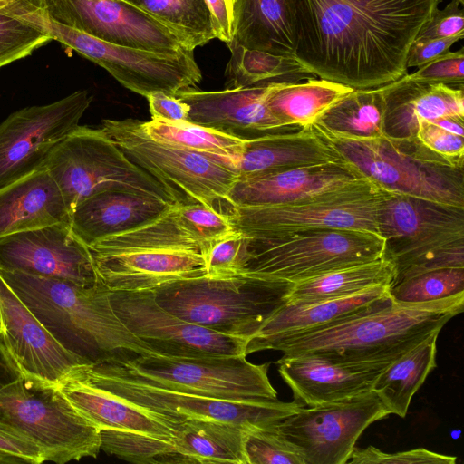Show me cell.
Segmentation results:
<instances>
[{
  "label": "cell",
  "mask_w": 464,
  "mask_h": 464,
  "mask_svg": "<svg viewBox=\"0 0 464 464\" xmlns=\"http://www.w3.org/2000/svg\"><path fill=\"white\" fill-rule=\"evenodd\" d=\"M295 57L311 73L353 90L408 74L409 49L440 0H290Z\"/></svg>",
  "instance_id": "1"
},
{
  "label": "cell",
  "mask_w": 464,
  "mask_h": 464,
  "mask_svg": "<svg viewBox=\"0 0 464 464\" xmlns=\"http://www.w3.org/2000/svg\"><path fill=\"white\" fill-rule=\"evenodd\" d=\"M464 293L420 304L394 303L382 310L303 334L269 339L246 355L275 350L284 357L313 356L336 363H392L463 311Z\"/></svg>",
  "instance_id": "2"
},
{
  "label": "cell",
  "mask_w": 464,
  "mask_h": 464,
  "mask_svg": "<svg viewBox=\"0 0 464 464\" xmlns=\"http://www.w3.org/2000/svg\"><path fill=\"white\" fill-rule=\"evenodd\" d=\"M0 275L53 335L88 362L154 353L118 317L101 282L83 286L3 268Z\"/></svg>",
  "instance_id": "3"
},
{
  "label": "cell",
  "mask_w": 464,
  "mask_h": 464,
  "mask_svg": "<svg viewBox=\"0 0 464 464\" xmlns=\"http://www.w3.org/2000/svg\"><path fill=\"white\" fill-rule=\"evenodd\" d=\"M334 155L382 190L464 209V169L450 164L417 139L349 138L315 123Z\"/></svg>",
  "instance_id": "4"
},
{
  "label": "cell",
  "mask_w": 464,
  "mask_h": 464,
  "mask_svg": "<svg viewBox=\"0 0 464 464\" xmlns=\"http://www.w3.org/2000/svg\"><path fill=\"white\" fill-rule=\"evenodd\" d=\"M294 284L207 276L167 282L152 293L173 314L205 328L249 340L288 302Z\"/></svg>",
  "instance_id": "5"
},
{
  "label": "cell",
  "mask_w": 464,
  "mask_h": 464,
  "mask_svg": "<svg viewBox=\"0 0 464 464\" xmlns=\"http://www.w3.org/2000/svg\"><path fill=\"white\" fill-rule=\"evenodd\" d=\"M101 129L178 203H198L233 217L228 196L239 171L230 160L155 140L139 120H103Z\"/></svg>",
  "instance_id": "6"
},
{
  "label": "cell",
  "mask_w": 464,
  "mask_h": 464,
  "mask_svg": "<svg viewBox=\"0 0 464 464\" xmlns=\"http://www.w3.org/2000/svg\"><path fill=\"white\" fill-rule=\"evenodd\" d=\"M89 365L102 372L206 397L232 401L277 399L268 378L270 362L255 364L246 355L180 357L146 353Z\"/></svg>",
  "instance_id": "7"
},
{
  "label": "cell",
  "mask_w": 464,
  "mask_h": 464,
  "mask_svg": "<svg viewBox=\"0 0 464 464\" xmlns=\"http://www.w3.org/2000/svg\"><path fill=\"white\" fill-rule=\"evenodd\" d=\"M44 167L58 186L70 214L86 198L107 190H127L178 203L102 129L78 125L52 149Z\"/></svg>",
  "instance_id": "8"
},
{
  "label": "cell",
  "mask_w": 464,
  "mask_h": 464,
  "mask_svg": "<svg viewBox=\"0 0 464 464\" xmlns=\"http://www.w3.org/2000/svg\"><path fill=\"white\" fill-rule=\"evenodd\" d=\"M247 239V261L240 276L291 284L381 258L385 248L381 236L347 229L313 230L265 240Z\"/></svg>",
  "instance_id": "9"
},
{
  "label": "cell",
  "mask_w": 464,
  "mask_h": 464,
  "mask_svg": "<svg viewBox=\"0 0 464 464\" xmlns=\"http://www.w3.org/2000/svg\"><path fill=\"white\" fill-rule=\"evenodd\" d=\"M0 419L26 433L44 461L65 464L96 458L101 431L82 417L56 386L23 374L0 389Z\"/></svg>",
  "instance_id": "10"
},
{
  "label": "cell",
  "mask_w": 464,
  "mask_h": 464,
  "mask_svg": "<svg viewBox=\"0 0 464 464\" xmlns=\"http://www.w3.org/2000/svg\"><path fill=\"white\" fill-rule=\"evenodd\" d=\"M382 194L381 188L365 180L299 203L236 208L230 221L237 231L253 240L324 229L379 235L377 208Z\"/></svg>",
  "instance_id": "11"
},
{
  "label": "cell",
  "mask_w": 464,
  "mask_h": 464,
  "mask_svg": "<svg viewBox=\"0 0 464 464\" xmlns=\"http://www.w3.org/2000/svg\"><path fill=\"white\" fill-rule=\"evenodd\" d=\"M72 375L174 421L201 419L246 428L270 427L304 406L295 401H232L171 391L126 376L96 371L89 363L77 368Z\"/></svg>",
  "instance_id": "12"
},
{
  "label": "cell",
  "mask_w": 464,
  "mask_h": 464,
  "mask_svg": "<svg viewBox=\"0 0 464 464\" xmlns=\"http://www.w3.org/2000/svg\"><path fill=\"white\" fill-rule=\"evenodd\" d=\"M246 427L213 420L178 421L169 437L103 430L101 450L136 464H247Z\"/></svg>",
  "instance_id": "13"
},
{
  "label": "cell",
  "mask_w": 464,
  "mask_h": 464,
  "mask_svg": "<svg viewBox=\"0 0 464 464\" xmlns=\"http://www.w3.org/2000/svg\"><path fill=\"white\" fill-rule=\"evenodd\" d=\"M53 40L104 68L125 88L147 97L161 92L175 96L202 79L193 51L164 54L110 44L50 18Z\"/></svg>",
  "instance_id": "14"
},
{
  "label": "cell",
  "mask_w": 464,
  "mask_h": 464,
  "mask_svg": "<svg viewBox=\"0 0 464 464\" xmlns=\"http://www.w3.org/2000/svg\"><path fill=\"white\" fill-rule=\"evenodd\" d=\"M372 390L340 401L301 407L276 429L305 464H346L355 443L373 422L390 415Z\"/></svg>",
  "instance_id": "15"
},
{
  "label": "cell",
  "mask_w": 464,
  "mask_h": 464,
  "mask_svg": "<svg viewBox=\"0 0 464 464\" xmlns=\"http://www.w3.org/2000/svg\"><path fill=\"white\" fill-rule=\"evenodd\" d=\"M110 297L123 324L155 354L246 355L247 339L221 334L173 314L157 303L151 290L111 292Z\"/></svg>",
  "instance_id": "16"
},
{
  "label": "cell",
  "mask_w": 464,
  "mask_h": 464,
  "mask_svg": "<svg viewBox=\"0 0 464 464\" xmlns=\"http://www.w3.org/2000/svg\"><path fill=\"white\" fill-rule=\"evenodd\" d=\"M92 101L86 90L28 106L0 123V188L44 166L52 149L75 129Z\"/></svg>",
  "instance_id": "17"
},
{
  "label": "cell",
  "mask_w": 464,
  "mask_h": 464,
  "mask_svg": "<svg viewBox=\"0 0 464 464\" xmlns=\"http://www.w3.org/2000/svg\"><path fill=\"white\" fill-rule=\"evenodd\" d=\"M384 256L398 271L417 257L464 239V209L382 190L377 208Z\"/></svg>",
  "instance_id": "18"
},
{
  "label": "cell",
  "mask_w": 464,
  "mask_h": 464,
  "mask_svg": "<svg viewBox=\"0 0 464 464\" xmlns=\"http://www.w3.org/2000/svg\"><path fill=\"white\" fill-rule=\"evenodd\" d=\"M45 3L53 21L110 44L164 54L190 51L166 26L125 0Z\"/></svg>",
  "instance_id": "19"
},
{
  "label": "cell",
  "mask_w": 464,
  "mask_h": 464,
  "mask_svg": "<svg viewBox=\"0 0 464 464\" xmlns=\"http://www.w3.org/2000/svg\"><path fill=\"white\" fill-rule=\"evenodd\" d=\"M0 268L91 286L100 283L88 246L68 223L0 237Z\"/></svg>",
  "instance_id": "20"
},
{
  "label": "cell",
  "mask_w": 464,
  "mask_h": 464,
  "mask_svg": "<svg viewBox=\"0 0 464 464\" xmlns=\"http://www.w3.org/2000/svg\"><path fill=\"white\" fill-rule=\"evenodd\" d=\"M0 339L19 371L56 386L80 366L90 363L65 348L0 275Z\"/></svg>",
  "instance_id": "21"
},
{
  "label": "cell",
  "mask_w": 464,
  "mask_h": 464,
  "mask_svg": "<svg viewBox=\"0 0 464 464\" xmlns=\"http://www.w3.org/2000/svg\"><path fill=\"white\" fill-rule=\"evenodd\" d=\"M367 180L343 160L238 178L229 192L235 208L294 204Z\"/></svg>",
  "instance_id": "22"
},
{
  "label": "cell",
  "mask_w": 464,
  "mask_h": 464,
  "mask_svg": "<svg viewBox=\"0 0 464 464\" xmlns=\"http://www.w3.org/2000/svg\"><path fill=\"white\" fill-rule=\"evenodd\" d=\"M271 84L214 92L188 88L175 96L188 107V121L251 140L296 130L285 126L267 108L266 99Z\"/></svg>",
  "instance_id": "23"
},
{
  "label": "cell",
  "mask_w": 464,
  "mask_h": 464,
  "mask_svg": "<svg viewBox=\"0 0 464 464\" xmlns=\"http://www.w3.org/2000/svg\"><path fill=\"white\" fill-rule=\"evenodd\" d=\"M90 253L99 281L111 292L152 290L167 282L206 276L205 257L198 252L137 248Z\"/></svg>",
  "instance_id": "24"
},
{
  "label": "cell",
  "mask_w": 464,
  "mask_h": 464,
  "mask_svg": "<svg viewBox=\"0 0 464 464\" xmlns=\"http://www.w3.org/2000/svg\"><path fill=\"white\" fill-rule=\"evenodd\" d=\"M276 363L294 401L308 406L372 391L379 375L391 364L336 363L313 356H282Z\"/></svg>",
  "instance_id": "25"
},
{
  "label": "cell",
  "mask_w": 464,
  "mask_h": 464,
  "mask_svg": "<svg viewBox=\"0 0 464 464\" xmlns=\"http://www.w3.org/2000/svg\"><path fill=\"white\" fill-rule=\"evenodd\" d=\"M389 287L374 286L347 297L313 303L287 302L248 340L246 347L276 337L318 331L382 310L393 304Z\"/></svg>",
  "instance_id": "26"
},
{
  "label": "cell",
  "mask_w": 464,
  "mask_h": 464,
  "mask_svg": "<svg viewBox=\"0 0 464 464\" xmlns=\"http://www.w3.org/2000/svg\"><path fill=\"white\" fill-rule=\"evenodd\" d=\"M174 204L127 190H107L91 196L73 209L71 228L90 246L153 221Z\"/></svg>",
  "instance_id": "27"
},
{
  "label": "cell",
  "mask_w": 464,
  "mask_h": 464,
  "mask_svg": "<svg viewBox=\"0 0 464 464\" xmlns=\"http://www.w3.org/2000/svg\"><path fill=\"white\" fill-rule=\"evenodd\" d=\"M385 110L383 135L416 139L419 124L444 116L464 117L463 88L408 80L405 76L381 86Z\"/></svg>",
  "instance_id": "28"
},
{
  "label": "cell",
  "mask_w": 464,
  "mask_h": 464,
  "mask_svg": "<svg viewBox=\"0 0 464 464\" xmlns=\"http://www.w3.org/2000/svg\"><path fill=\"white\" fill-rule=\"evenodd\" d=\"M56 387L70 404L100 431L169 437L178 422L123 401L74 375H70Z\"/></svg>",
  "instance_id": "29"
},
{
  "label": "cell",
  "mask_w": 464,
  "mask_h": 464,
  "mask_svg": "<svg viewBox=\"0 0 464 464\" xmlns=\"http://www.w3.org/2000/svg\"><path fill=\"white\" fill-rule=\"evenodd\" d=\"M58 223L71 214L44 166L0 188V237Z\"/></svg>",
  "instance_id": "30"
},
{
  "label": "cell",
  "mask_w": 464,
  "mask_h": 464,
  "mask_svg": "<svg viewBox=\"0 0 464 464\" xmlns=\"http://www.w3.org/2000/svg\"><path fill=\"white\" fill-rule=\"evenodd\" d=\"M339 160L311 126H307L246 140L237 164L238 178Z\"/></svg>",
  "instance_id": "31"
},
{
  "label": "cell",
  "mask_w": 464,
  "mask_h": 464,
  "mask_svg": "<svg viewBox=\"0 0 464 464\" xmlns=\"http://www.w3.org/2000/svg\"><path fill=\"white\" fill-rule=\"evenodd\" d=\"M251 50L295 56L296 36L290 0H235L232 41Z\"/></svg>",
  "instance_id": "32"
},
{
  "label": "cell",
  "mask_w": 464,
  "mask_h": 464,
  "mask_svg": "<svg viewBox=\"0 0 464 464\" xmlns=\"http://www.w3.org/2000/svg\"><path fill=\"white\" fill-rule=\"evenodd\" d=\"M353 89L327 80L310 78L304 82L272 83L266 103L285 126H310L324 111Z\"/></svg>",
  "instance_id": "33"
},
{
  "label": "cell",
  "mask_w": 464,
  "mask_h": 464,
  "mask_svg": "<svg viewBox=\"0 0 464 464\" xmlns=\"http://www.w3.org/2000/svg\"><path fill=\"white\" fill-rule=\"evenodd\" d=\"M435 332L391 363L377 378L372 391L391 414L405 417L411 401L436 367Z\"/></svg>",
  "instance_id": "34"
},
{
  "label": "cell",
  "mask_w": 464,
  "mask_h": 464,
  "mask_svg": "<svg viewBox=\"0 0 464 464\" xmlns=\"http://www.w3.org/2000/svg\"><path fill=\"white\" fill-rule=\"evenodd\" d=\"M51 40L45 0H0V68Z\"/></svg>",
  "instance_id": "35"
},
{
  "label": "cell",
  "mask_w": 464,
  "mask_h": 464,
  "mask_svg": "<svg viewBox=\"0 0 464 464\" xmlns=\"http://www.w3.org/2000/svg\"><path fill=\"white\" fill-rule=\"evenodd\" d=\"M394 266L384 256L381 258L329 271L294 284L288 302L313 303L347 297L374 286H390Z\"/></svg>",
  "instance_id": "36"
},
{
  "label": "cell",
  "mask_w": 464,
  "mask_h": 464,
  "mask_svg": "<svg viewBox=\"0 0 464 464\" xmlns=\"http://www.w3.org/2000/svg\"><path fill=\"white\" fill-rule=\"evenodd\" d=\"M231 52L226 68V88L265 86L278 82H297L315 78L295 56L278 55L228 44Z\"/></svg>",
  "instance_id": "37"
},
{
  "label": "cell",
  "mask_w": 464,
  "mask_h": 464,
  "mask_svg": "<svg viewBox=\"0 0 464 464\" xmlns=\"http://www.w3.org/2000/svg\"><path fill=\"white\" fill-rule=\"evenodd\" d=\"M384 110L381 87L353 90L314 123L344 137L376 138L383 136Z\"/></svg>",
  "instance_id": "38"
},
{
  "label": "cell",
  "mask_w": 464,
  "mask_h": 464,
  "mask_svg": "<svg viewBox=\"0 0 464 464\" xmlns=\"http://www.w3.org/2000/svg\"><path fill=\"white\" fill-rule=\"evenodd\" d=\"M171 31L190 51L217 38L206 0H125Z\"/></svg>",
  "instance_id": "39"
},
{
  "label": "cell",
  "mask_w": 464,
  "mask_h": 464,
  "mask_svg": "<svg viewBox=\"0 0 464 464\" xmlns=\"http://www.w3.org/2000/svg\"><path fill=\"white\" fill-rule=\"evenodd\" d=\"M146 132L153 139L194 151L230 160L237 165L246 140L190 121L169 122L151 118L143 121Z\"/></svg>",
  "instance_id": "40"
},
{
  "label": "cell",
  "mask_w": 464,
  "mask_h": 464,
  "mask_svg": "<svg viewBox=\"0 0 464 464\" xmlns=\"http://www.w3.org/2000/svg\"><path fill=\"white\" fill-rule=\"evenodd\" d=\"M397 304H420L464 293V267L433 270L405 279L388 289Z\"/></svg>",
  "instance_id": "41"
},
{
  "label": "cell",
  "mask_w": 464,
  "mask_h": 464,
  "mask_svg": "<svg viewBox=\"0 0 464 464\" xmlns=\"http://www.w3.org/2000/svg\"><path fill=\"white\" fill-rule=\"evenodd\" d=\"M276 425L246 430L247 464H305L298 450L278 431Z\"/></svg>",
  "instance_id": "42"
},
{
  "label": "cell",
  "mask_w": 464,
  "mask_h": 464,
  "mask_svg": "<svg viewBox=\"0 0 464 464\" xmlns=\"http://www.w3.org/2000/svg\"><path fill=\"white\" fill-rule=\"evenodd\" d=\"M173 209L182 226L208 250L212 244L236 231L227 216L204 205L176 203Z\"/></svg>",
  "instance_id": "43"
},
{
  "label": "cell",
  "mask_w": 464,
  "mask_h": 464,
  "mask_svg": "<svg viewBox=\"0 0 464 464\" xmlns=\"http://www.w3.org/2000/svg\"><path fill=\"white\" fill-rule=\"evenodd\" d=\"M247 237L237 230L212 244L204 256L206 276L239 277L247 261Z\"/></svg>",
  "instance_id": "44"
},
{
  "label": "cell",
  "mask_w": 464,
  "mask_h": 464,
  "mask_svg": "<svg viewBox=\"0 0 464 464\" xmlns=\"http://www.w3.org/2000/svg\"><path fill=\"white\" fill-rule=\"evenodd\" d=\"M456 457L440 454L424 448L394 453L368 446L354 447L346 464H455Z\"/></svg>",
  "instance_id": "45"
},
{
  "label": "cell",
  "mask_w": 464,
  "mask_h": 464,
  "mask_svg": "<svg viewBox=\"0 0 464 464\" xmlns=\"http://www.w3.org/2000/svg\"><path fill=\"white\" fill-rule=\"evenodd\" d=\"M450 267H464V239L454 241L417 257L395 272L391 285L417 275Z\"/></svg>",
  "instance_id": "46"
},
{
  "label": "cell",
  "mask_w": 464,
  "mask_h": 464,
  "mask_svg": "<svg viewBox=\"0 0 464 464\" xmlns=\"http://www.w3.org/2000/svg\"><path fill=\"white\" fill-rule=\"evenodd\" d=\"M416 139L429 150L454 167L464 169V139L431 121L419 124Z\"/></svg>",
  "instance_id": "47"
},
{
  "label": "cell",
  "mask_w": 464,
  "mask_h": 464,
  "mask_svg": "<svg viewBox=\"0 0 464 464\" xmlns=\"http://www.w3.org/2000/svg\"><path fill=\"white\" fill-rule=\"evenodd\" d=\"M464 50L460 48L456 52H450L435 58L428 63L419 67L405 78L414 82L428 83H442L446 85H459L464 83Z\"/></svg>",
  "instance_id": "48"
},
{
  "label": "cell",
  "mask_w": 464,
  "mask_h": 464,
  "mask_svg": "<svg viewBox=\"0 0 464 464\" xmlns=\"http://www.w3.org/2000/svg\"><path fill=\"white\" fill-rule=\"evenodd\" d=\"M459 5L458 0H451L444 9L437 8L421 26L415 39L464 37V10Z\"/></svg>",
  "instance_id": "49"
},
{
  "label": "cell",
  "mask_w": 464,
  "mask_h": 464,
  "mask_svg": "<svg viewBox=\"0 0 464 464\" xmlns=\"http://www.w3.org/2000/svg\"><path fill=\"white\" fill-rule=\"evenodd\" d=\"M0 450L23 459L26 463L44 462L37 444L23 430L1 419Z\"/></svg>",
  "instance_id": "50"
},
{
  "label": "cell",
  "mask_w": 464,
  "mask_h": 464,
  "mask_svg": "<svg viewBox=\"0 0 464 464\" xmlns=\"http://www.w3.org/2000/svg\"><path fill=\"white\" fill-rule=\"evenodd\" d=\"M463 38L462 36H452L436 39H415L407 54V68H419L428 63L447 53L456 42Z\"/></svg>",
  "instance_id": "51"
},
{
  "label": "cell",
  "mask_w": 464,
  "mask_h": 464,
  "mask_svg": "<svg viewBox=\"0 0 464 464\" xmlns=\"http://www.w3.org/2000/svg\"><path fill=\"white\" fill-rule=\"evenodd\" d=\"M151 118L160 119L169 122L188 121V107L179 98L161 92L148 95Z\"/></svg>",
  "instance_id": "52"
},
{
  "label": "cell",
  "mask_w": 464,
  "mask_h": 464,
  "mask_svg": "<svg viewBox=\"0 0 464 464\" xmlns=\"http://www.w3.org/2000/svg\"><path fill=\"white\" fill-rule=\"evenodd\" d=\"M217 38L227 44L232 41L235 0H206Z\"/></svg>",
  "instance_id": "53"
},
{
  "label": "cell",
  "mask_w": 464,
  "mask_h": 464,
  "mask_svg": "<svg viewBox=\"0 0 464 464\" xmlns=\"http://www.w3.org/2000/svg\"><path fill=\"white\" fill-rule=\"evenodd\" d=\"M20 373L0 339V389L15 380Z\"/></svg>",
  "instance_id": "54"
},
{
  "label": "cell",
  "mask_w": 464,
  "mask_h": 464,
  "mask_svg": "<svg viewBox=\"0 0 464 464\" xmlns=\"http://www.w3.org/2000/svg\"><path fill=\"white\" fill-rule=\"evenodd\" d=\"M430 121L449 132L464 136V117L444 116Z\"/></svg>",
  "instance_id": "55"
},
{
  "label": "cell",
  "mask_w": 464,
  "mask_h": 464,
  "mask_svg": "<svg viewBox=\"0 0 464 464\" xmlns=\"http://www.w3.org/2000/svg\"><path fill=\"white\" fill-rule=\"evenodd\" d=\"M26 463L25 460L18 457L13 456L9 453L0 450V464H19Z\"/></svg>",
  "instance_id": "56"
},
{
  "label": "cell",
  "mask_w": 464,
  "mask_h": 464,
  "mask_svg": "<svg viewBox=\"0 0 464 464\" xmlns=\"http://www.w3.org/2000/svg\"><path fill=\"white\" fill-rule=\"evenodd\" d=\"M5 332V329H4V324H3V321H2V317H1V313H0V334H3Z\"/></svg>",
  "instance_id": "57"
},
{
  "label": "cell",
  "mask_w": 464,
  "mask_h": 464,
  "mask_svg": "<svg viewBox=\"0 0 464 464\" xmlns=\"http://www.w3.org/2000/svg\"><path fill=\"white\" fill-rule=\"evenodd\" d=\"M461 5H464V0H458Z\"/></svg>",
  "instance_id": "58"
}]
</instances>
